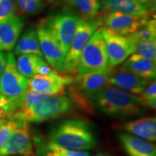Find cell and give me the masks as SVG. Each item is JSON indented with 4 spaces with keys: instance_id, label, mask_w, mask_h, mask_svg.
<instances>
[{
    "instance_id": "obj_1",
    "label": "cell",
    "mask_w": 156,
    "mask_h": 156,
    "mask_svg": "<svg viewBox=\"0 0 156 156\" xmlns=\"http://www.w3.org/2000/svg\"><path fill=\"white\" fill-rule=\"evenodd\" d=\"M92 106L107 116L127 119L144 114L141 99L119 87L108 85L90 99Z\"/></svg>"
},
{
    "instance_id": "obj_2",
    "label": "cell",
    "mask_w": 156,
    "mask_h": 156,
    "mask_svg": "<svg viewBox=\"0 0 156 156\" xmlns=\"http://www.w3.org/2000/svg\"><path fill=\"white\" fill-rule=\"evenodd\" d=\"M49 141L60 147L75 151L92 149L96 143L89 123L80 119H69L51 129Z\"/></svg>"
},
{
    "instance_id": "obj_3",
    "label": "cell",
    "mask_w": 156,
    "mask_h": 156,
    "mask_svg": "<svg viewBox=\"0 0 156 156\" xmlns=\"http://www.w3.org/2000/svg\"><path fill=\"white\" fill-rule=\"evenodd\" d=\"M75 106L69 95L66 93L48 97L34 106L18 108L10 118L26 122L39 123L55 119L69 114Z\"/></svg>"
},
{
    "instance_id": "obj_4",
    "label": "cell",
    "mask_w": 156,
    "mask_h": 156,
    "mask_svg": "<svg viewBox=\"0 0 156 156\" xmlns=\"http://www.w3.org/2000/svg\"><path fill=\"white\" fill-rule=\"evenodd\" d=\"M108 69V56L101 28L95 31L83 48L76 69V77L104 72Z\"/></svg>"
},
{
    "instance_id": "obj_5",
    "label": "cell",
    "mask_w": 156,
    "mask_h": 156,
    "mask_svg": "<svg viewBox=\"0 0 156 156\" xmlns=\"http://www.w3.org/2000/svg\"><path fill=\"white\" fill-rule=\"evenodd\" d=\"M101 21L99 19H80L76 27L73 40L64 62L58 73L62 74H76V69L80 56L90 38L99 28Z\"/></svg>"
},
{
    "instance_id": "obj_6",
    "label": "cell",
    "mask_w": 156,
    "mask_h": 156,
    "mask_svg": "<svg viewBox=\"0 0 156 156\" xmlns=\"http://www.w3.org/2000/svg\"><path fill=\"white\" fill-rule=\"evenodd\" d=\"M7 64L0 77V94L7 97L18 108L20 101L28 89V78L20 73L16 59L11 52L6 54Z\"/></svg>"
},
{
    "instance_id": "obj_7",
    "label": "cell",
    "mask_w": 156,
    "mask_h": 156,
    "mask_svg": "<svg viewBox=\"0 0 156 156\" xmlns=\"http://www.w3.org/2000/svg\"><path fill=\"white\" fill-rule=\"evenodd\" d=\"M153 17H155V12L142 15L111 12L105 13L101 21L103 28L114 34L129 36L134 34Z\"/></svg>"
},
{
    "instance_id": "obj_8",
    "label": "cell",
    "mask_w": 156,
    "mask_h": 156,
    "mask_svg": "<svg viewBox=\"0 0 156 156\" xmlns=\"http://www.w3.org/2000/svg\"><path fill=\"white\" fill-rule=\"evenodd\" d=\"M80 19L77 13L72 10L62 11L46 19H43L45 25L55 37L67 55L77 24Z\"/></svg>"
},
{
    "instance_id": "obj_9",
    "label": "cell",
    "mask_w": 156,
    "mask_h": 156,
    "mask_svg": "<svg viewBox=\"0 0 156 156\" xmlns=\"http://www.w3.org/2000/svg\"><path fill=\"white\" fill-rule=\"evenodd\" d=\"M101 30L106 46L108 69H114L134 53L135 45L129 36L114 34L103 27H101Z\"/></svg>"
},
{
    "instance_id": "obj_10",
    "label": "cell",
    "mask_w": 156,
    "mask_h": 156,
    "mask_svg": "<svg viewBox=\"0 0 156 156\" xmlns=\"http://www.w3.org/2000/svg\"><path fill=\"white\" fill-rule=\"evenodd\" d=\"M69 75L59 73L54 70L49 75H36L28 80V89L37 93H49L52 95L66 93V87L73 83Z\"/></svg>"
},
{
    "instance_id": "obj_11",
    "label": "cell",
    "mask_w": 156,
    "mask_h": 156,
    "mask_svg": "<svg viewBox=\"0 0 156 156\" xmlns=\"http://www.w3.org/2000/svg\"><path fill=\"white\" fill-rule=\"evenodd\" d=\"M36 33L43 57L51 67L58 72L65 58L59 43L46 28L43 20L37 26Z\"/></svg>"
},
{
    "instance_id": "obj_12",
    "label": "cell",
    "mask_w": 156,
    "mask_h": 156,
    "mask_svg": "<svg viewBox=\"0 0 156 156\" xmlns=\"http://www.w3.org/2000/svg\"><path fill=\"white\" fill-rule=\"evenodd\" d=\"M34 154L30 126L28 122L23 121L7 140L0 151V156H32Z\"/></svg>"
},
{
    "instance_id": "obj_13",
    "label": "cell",
    "mask_w": 156,
    "mask_h": 156,
    "mask_svg": "<svg viewBox=\"0 0 156 156\" xmlns=\"http://www.w3.org/2000/svg\"><path fill=\"white\" fill-rule=\"evenodd\" d=\"M148 81L142 79L122 68L111 69L108 84L124 90L136 95L142 94L145 89Z\"/></svg>"
},
{
    "instance_id": "obj_14",
    "label": "cell",
    "mask_w": 156,
    "mask_h": 156,
    "mask_svg": "<svg viewBox=\"0 0 156 156\" xmlns=\"http://www.w3.org/2000/svg\"><path fill=\"white\" fill-rule=\"evenodd\" d=\"M24 25V17L15 15L0 23V51L9 52L13 50Z\"/></svg>"
},
{
    "instance_id": "obj_15",
    "label": "cell",
    "mask_w": 156,
    "mask_h": 156,
    "mask_svg": "<svg viewBox=\"0 0 156 156\" xmlns=\"http://www.w3.org/2000/svg\"><path fill=\"white\" fill-rule=\"evenodd\" d=\"M114 128L122 130L140 138H144L150 142L156 140L155 117H145L132 122L116 124Z\"/></svg>"
},
{
    "instance_id": "obj_16",
    "label": "cell",
    "mask_w": 156,
    "mask_h": 156,
    "mask_svg": "<svg viewBox=\"0 0 156 156\" xmlns=\"http://www.w3.org/2000/svg\"><path fill=\"white\" fill-rule=\"evenodd\" d=\"M118 137L124 151L129 156H156L155 145L125 132H119Z\"/></svg>"
},
{
    "instance_id": "obj_17",
    "label": "cell",
    "mask_w": 156,
    "mask_h": 156,
    "mask_svg": "<svg viewBox=\"0 0 156 156\" xmlns=\"http://www.w3.org/2000/svg\"><path fill=\"white\" fill-rule=\"evenodd\" d=\"M101 10L103 12H120L142 15L151 12L140 0H100Z\"/></svg>"
},
{
    "instance_id": "obj_18",
    "label": "cell",
    "mask_w": 156,
    "mask_h": 156,
    "mask_svg": "<svg viewBox=\"0 0 156 156\" xmlns=\"http://www.w3.org/2000/svg\"><path fill=\"white\" fill-rule=\"evenodd\" d=\"M121 68L147 81L155 80V62L136 57L133 54L123 62Z\"/></svg>"
},
{
    "instance_id": "obj_19",
    "label": "cell",
    "mask_w": 156,
    "mask_h": 156,
    "mask_svg": "<svg viewBox=\"0 0 156 156\" xmlns=\"http://www.w3.org/2000/svg\"><path fill=\"white\" fill-rule=\"evenodd\" d=\"M15 54H36L43 57L36 29L29 28L23 33L15 44Z\"/></svg>"
},
{
    "instance_id": "obj_20",
    "label": "cell",
    "mask_w": 156,
    "mask_h": 156,
    "mask_svg": "<svg viewBox=\"0 0 156 156\" xmlns=\"http://www.w3.org/2000/svg\"><path fill=\"white\" fill-rule=\"evenodd\" d=\"M72 11L77 13L80 18L97 19L101 12L100 0H64Z\"/></svg>"
},
{
    "instance_id": "obj_21",
    "label": "cell",
    "mask_w": 156,
    "mask_h": 156,
    "mask_svg": "<svg viewBox=\"0 0 156 156\" xmlns=\"http://www.w3.org/2000/svg\"><path fill=\"white\" fill-rule=\"evenodd\" d=\"M38 156H90L87 151H75L60 147L53 142H40L35 138Z\"/></svg>"
},
{
    "instance_id": "obj_22",
    "label": "cell",
    "mask_w": 156,
    "mask_h": 156,
    "mask_svg": "<svg viewBox=\"0 0 156 156\" xmlns=\"http://www.w3.org/2000/svg\"><path fill=\"white\" fill-rule=\"evenodd\" d=\"M45 60L36 54H21L16 60L17 69L21 75L28 78L36 75V69Z\"/></svg>"
},
{
    "instance_id": "obj_23",
    "label": "cell",
    "mask_w": 156,
    "mask_h": 156,
    "mask_svg": "<svg viewBox=\"0 0 156 156\" xmlns=\"http://www.w3.org/2000/svg\"><path fill=\"white\" fill-rule=\"evenodd\" d=\"M136 57L156 62V38L142 41L136 45L132 54Z\"/></svg>"
},
{
    "instance_id": "obj_24",
    "label": "cell",
    "mask_w": 156,
    "mask_h": 156,
    "mask_svg": "<svg viewBox=\"0 0 156 156\" xmlns=\"http://www.w3.org/2000/svg\"><path fill=\"white\" fill-rule=\"evenodd\" d=\"M134 45L140 41L151 38H156V23L155 17L150 20L145 25L141 27L134 34L129 36Z\"/></svg>"
},
{
    "instance_id": "obj_25",
    "label": "cell",
    "mask_w": 156,
    "mask_h": 156,
    "mask_svg": "<svg viewBox=\"0 0 156 156\" xmlns=\"http://www.w3.org/2000/svg\"><path fill=\"white\" fill-rule=\"evenodd\" d=\"M15 2L20 10L28 15H38L46 7L44 0H15Z\"/></svg>"
},
{
    "instance_id": "obj_26",
    "label": "cell",
    "mask_w": 156,
    "mask_h": 156,
    "mask_svg": "<svg viewBox=\"0 0 156 156\" xmlns=\"http://www.w3.org/2000/svg\"><path fill=\"white\" fill-rule=\"evenodd\" d=\"M141 104L143 107H147L153 110L156 108V82L152 80L151 83H147L145 89L140 95Z\"/></svg>"
},
{
    "instance_id": "obj_27",
    "label": "cell",
    "mask_w": 156,
    "mask_h": 156,
    "mask_svg": "<svg viewBox=\"0 0 156 156\" xmlns=\"http://www.w3.org/2000/svg\"><path fill=\"white\" fill-rule=\"evenodd\" d=\"M22 122L23 121L17 119L9 118L8 121L6 120L3 124L0 125V151L2 149L12 133L18 127Z\"/></svg>"
},
{
    "instance_id": "obj_28",
    "label": "cell",
    "mask_w": 156,
    "mask_h": 156,
    "mask_svg": "<svg viewBox=\"0 0 156 156\" xmlns=\"http://www.w3.org/2000/svg\"><path fill=\"white\" fill-rule=\"evenodd\" d=\"M16 10L15 0H0V23L14 16Z\"/></svg>"
},
{
    "instance_id": "obj_29",
    "label": "cell",
    "mask_w": 156,
    "mask_h": 156,
    "mask_svg": "<svg viewBox=\"0 0 156 156\" xmlns=\"http://www.w3.org/2000/svg\"><path fill=\"white\" fill-rule=\"evenodd\" d=\"M17 107L2 94H0V119L10 117L16 112Z\"/></svg>"
},
{
    "instance_id": "obj_30",
    "label": "cell",
    "mask_w": 156,
    "mask_h": 156,
    "mask_svg": "<svg viewBox=\"0 0 156 156\" xmlns=\"http://www.w3.org/2000/svg\"><path fill=\"white\" fill-rule=\"evenodd\" d=\"M55 69H54L53 68L51 67L49 64L47 63V62L45 61L44 62H43L41 64H40V65L38 66V67L37 68L36 75H49V74L51 73Z\"/></svg>"
},
{
    "instance_id": "obj_31",
    "label": "cell",
    "mask_w": 156,
    "mask_h": 156,
    "mask_svg": "<svg viewBox=\"0 0 156 156\" xmlns=\"http://www.w3.org/2000/svg\"><path fill=\"white\" fill-rule=\"evenodd\" d=\"M7 64V56L3 51H0V77L5 69Z\"/></svg>"
},
{
    "instance_id": "obj_32",
    "label": "cell",
    "mask_w": 156,
    "mask_h": 156,
    "mask_svg": "<svg viewBox=\"0 0 156 156\" xmlns=\"http://www.w3.org/2000/svg\"><path fill=\"white\" fill-rule=\"evenodd\" d=\"M148 9L151 11L155 10L156 0H140Z\"/></svg>"
},
{
    "instance_id": "obj_33",
    "label": "cell",
    "mask_w": 156,
    "mask_h": 156,
    "mask_svg": "<svg viewBox=\"0 0 156 156\" xmlns=\"http://www.w3.org/2000/svg\"><path fill=\"white\" fill-rule=\"evenodd\" d=\"M94 156H109L108 155H107L106 153H98L96 155H95Z\"/></svg>"
},
{
    "instance_id": "obj_34",
    "label": "cell",
    "mask_w": 156,
    "mask_h": 156,
    "mask_svg": "<svg viewBox=\"0 0 156 156\" xmlns=\"http://www.w3.org/2000/svg\"><path fill=\"white\" fill-rule=\"evenodd\" d=\"M44 2H47L48 4H52L54 2H55L56 0H44Z\"/></svg>"
},
{
    "instance_id": "obj_35",
    "label": "cell",
    "mask_w": 156,
    "mask_h": 156,
    "mask_svg": "<svg viewBox=\"0 0 156 156\" xmlns=\"http://www.w3.org/2000/svg\"><path fill=\"white\" fill-rule=\"evenodd\" d=\"M5 121H6V119H0V125H1L2 124H3Z\"/></svg>"
},
{
    "instance_id": "obj_36",
    "label": "cell",
    "mask_w": 156,
    "mask_h": 156,
    "mask_svg": "<svg viewBox=\"0 0 156 156\" xmlns=\"http://www.w3.org/2000/svg\"><path fill=\"white\" fill-rule=\"evenodd\" d=\"M32 156H36V155H34H34H33Z\"/></svg>"
}]
</instances>
